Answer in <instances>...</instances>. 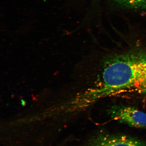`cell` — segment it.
Returning a JSON list of instances; mask_svg holds the SVG:
<instances>
[{"label": "cell", "mask_w": 146, "mask_h": 146, "mask_svg": "<svg viewBox=\"0 0 146 146\" xmlns=\"http://www.w3.org/2000/svg\"><path fill=\"white\" fill-rule=\"evenodd\" d=\"M84 146H146V141L125 135L100 132L88 140Z\"/></svg>", "instance_id": "1"}, {"label": "cell", "mask_w": 146, "mask_h": 146, "mask_svg": "<svg viewBox=\"0 0 146 146\" xmlns=\"http://www.w3.org/2000/svg\"><path fill=\"white\" fill-rule=\"evenodd\" d=\"M108 112L111 117L120 123L132 127H146V113L135 108L115 106Z\"/></svg>", "instance_id": "2"}, {"label": "cell", "mask_w": 146, "mask_h": 146, "mask_svg": "<svg viewBox=\"0 0 146 146\" xmlns=\"http://www.w3.org/2000/svg\"><path fill=\"white\" fill-rule=\"evenodd\" d=\"M120 4L125 6L136 8L141 7L146 3V0H115Z\"/></svg>", "instance_id": "3"}]
</instances>
